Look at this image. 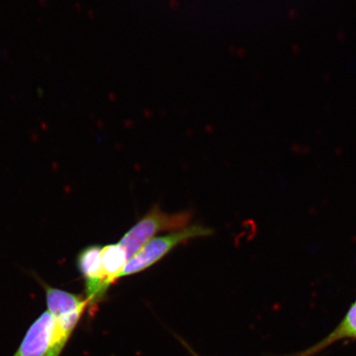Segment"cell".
I'll return each mask as SVG.
<instances>
[{
  "label": "cell",
  "mask_w": 356,
  "mask_h": 356,
  "mask_svg": "<svg viewBox=\"0 0 356 356\" xmlns=\"http://www.w3.org/2000/svg\"><path fill=\"white\" fill-rule=\"evenodd\" d=\"M47 310L55 320V337L46 356H60L88 307L86 298L42 283Z\"/></svg>",
  "instance_id": "cell-1"
},
{
  "label": "cell",
  "mask_w": 356,
  "mask_h": 356,
  "mask_svg": "<svg viewBox=\"0 0 356 356\" xmlns=\"http://www.w3.org/2000/svg\"><path fill=\"white\" fill-rule=\"evenodd\" d=\"M193 213L191 211L168 213L154 206L123 236L118 243L126 251L129 261L146 243L155 238L156 234L166 231L176 232L188 228Z\"/></svg>",
  "instance_id": "cell-2"
},
{
  "label": "cell",
  "mask_w": 356,
  "mask_h": 356,
  "mask_svg": "<svg viewBox=\"0 0 356 356\" xmlns=\"http://www.w3.org/2000/svg\"><path fill=\"white\" fill-rule=\"evenodd\" d=\"M213 234L211 229L202 225L189 226L188 228L176 231L172 234L154 238L146 243L139 251L124 266L120 278L127 275L139 273L156 262L161 260L164 256L172 250L173 248L181 243L189 241L191 239L200 237H207Z\"/></svg>",
  "instance_id": "cell-3"
},
{
  "label": "cell",
  "mask_w": 356,
  "mask_h": 356,
  "mask_svg": "<svg viewBox=\"0 0 356 356\" xmlns=\"http://www.w3.org/2000/svg\"><path fill=\"white\" fill-rule=\"evenodd\" d=\"M102 250L99 245L84 248L78 256L77 264L86 280V300L92 309L106 295L109 287L102 266Z\"/></svg>",
  "instance_id": "cell-4"
},
{
  "label": "cell",
  "mask_w": 356,
  "mask_h": 356,
  "mask_svg": "<svg viewBox=\"0 0 356 356\" xmlns=\"http://www.w3.org/2000/svg\"><path fill=\"white\" fill-rule=\"evenodd\" d=\"M55 320L50 312L44 311L26 332L24 340L13 356H46L55 337Z\"/></svg>",
  "instance_id": "cell-5"
},
{
  "label": "cell",
  "mask_w": 356,
  "mask_h": 356,
  "mask_svg": "<svg viewBox=\"0 0 356 356\" xmlns=\"http://www.w3.org/2000/svg\"><path fill=\"white\" fill-rule=\"evenodd\" d=\"M127 261V252L119 243L110 244L102 248V271L106 282L109 286L120 278V275Z\"/></svg>",
  "instance_id": "cell-6"
},
{
  "label": "cell",
  "mask_w": 356,
  "mask_h": 356,
  "mask_svg": "<svg viewBox=\"0 0 356 356\" xmlns=\"http://www.w3.org/2000/svg\"><path fill=\"white\" fill-rule=\"evenodd\" d=\"M345 338H356V302L350 307L348 313L346 314L343 321L338 326L335 331L332 332L327 338L319 342L318 344L312 347L298 356H312L319 351L326 348L334 342L345 339Z\"/></svg>",
  "instance_id": "cell-7"
}]
</instances>
